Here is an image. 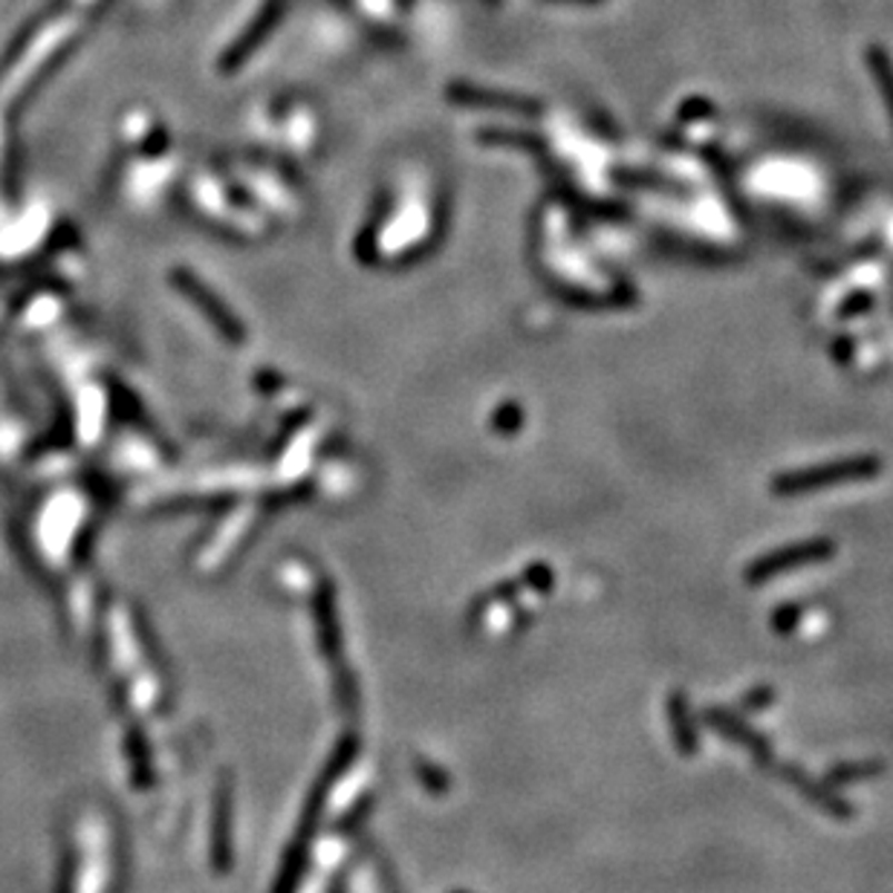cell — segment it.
I'll use <instances>...</instances> for the list:
<instances>
[{"instance_id": "cell-6", "label": "cell", "mask_w": 893, "mask_h": 893, "mask_svg": "<svg viewBox=\"0 0 893 893\" xmlns=\"http://www.w3.org/2000/svg\"><path fill=\"white\" fill-rule=\"evenodd\" d=\"M668 708H671V728H674V741H677L679 752H683V755H694V752H697V735H694V723L692 717H688L683 694H674Z\"/></svg>"}, {"instance_id": "cell-8", "label": "cell", "mask_w": 893, "mask_h": 893, "mask_svg": "<svg viewBox=\"0 0 893 893\" xmlns=\"http://www.w3.org/2000/svg\"><path fill=\"white\" fill-rule=\"evenodd\" d=\"M798 616H801V611L795 605H784V607H778V611H775V616H772V627H775V631H793L795 627V622H798Z\"/></svg>"}, {"instance_id": "cell-2", "label": "cell", "mask_w": 893, "mask_h": 893, "mask_svg": "<svg viewBox=\"0 0 893 893\" xmlns=\"http://www.w3.org/2000/svg\"><path fill=\"white\" fill-rule=\"evenodd\" d=\"M833 555V540H807V544H795V547L775 549V553L757 558L746 569V582L750 584H764L770 578L781 576L786 569L801 567V564H815L824 562Z\"/></svg>"}, {"instance_id": "cell-5", "label": "cell", "mask_w": 893, "mask_h": 893, "mask_svg": "<svg viewBox=\"0 0 893 893\" xmlns=\"http://www.w3.org/2000/svg\"><path fill=\"white\" fill-rule=\"evenodd\" d=\"M781 772H784L786 778H790V784L798 786L801 795H807V798L815 801V804H818L822 810H827V813H836V815H853V810L847 807V804H844V801L839 798V795L830 793L827 786L813 784V781H810L807 775H801V772L790 770V766H786V770H781Z\"/></svg>"}, {"instance_id": "cell-9", "label": "cell", "mask_w": 893, "mask_h": 893, "mask_svg": "<svg viewBox=\"0 0 893 893\" xmlns=\"http://www.w3.org/2000/svg\"><path fill=\"white\" fill-rule=\"evenodd\" d=\"M526 582L533 584L535 591L547 593L549 587H553V569L535 564V567H529V573H526Z\"/></svg>"}, {"instance_id": "cell-11", "label": "cell", "mask_w": 893, "mask_h": 893, "mask_svg": "<svg viewBox=\"0 0 893 893\" xmlns=\"http://www.w3.org/2000/svg\"><path fill=\"white\" fill-rule=\"evenodd\" d=\"M553 3H598V0H553Z\"/></svg>"}, {"instance_id": "cell-3", "label": "cell", "mask_w": 893, "mask_h": 893, "mask_svg": "<svg viewBox=\"0 0 893 893\" xmlns=\"http://www.w3.org/2000/svg\"><path fill=\"white\" fill-rule=\"evenodd\" d=\"M452 96L463 105H477V108H504L509 113H529L538 116L540 105L535 99H526V96H515V93H489V90H480V87H466V85H454Z\"/></svg>"}, {"instance_id": "cell-4", "label": "cell", "mask_w": 893, "mask_h": 893, "mask_svg": "<svg viewBox=\"0 0 893 893\" xmlns=\"http://www.w3.org/2000/svg\"><path fill=\"white\" fill-rule=\"evenodd\" d=\"M706 721L712 723V726L721 728V732L726 737H732V741H737L741 746H746V750H750L752 755H755V761H761V764H770V757H772L770 743H766L764 737H757L755 732H752V728L746 726V723H741L737 717H732V714L721 712V708H714V712L708 708Z\"/></svg>"}, {"instance_id": "cell-1", "label": "cell", "mask_w": 893, "mask_h": 893, "mask_svg": "<svg viewBox=\"0 0 893 893\" xmlns=\"http://www.w3.org/2000/svg\"><path fill=\"white\" fill-rule=\"evenodd\" d=\"M882 463L876 457H853V460H836L827 466H810L798 472H786L772 480L775 495H801V492L827 489V486H842V483H859L867 477L880 475Z\"/></svg>"}, {"instance_id": "cell-7", "label": "cell", "mask_w": 893, "mask_h": 893, "mask_svg": "<svg viewBox=\"0 0 893 893\" xmlns=\"http://www.w3.org/2000/svg\"><path fill=\"white\" fill-rule=\"evenodd\" d=\"M876 772H880V764H842L830 772L827 778L830 784H856V781L871 778Z\"/></svg>"}, {"instance_id": "cell-10", "label": "cell", "mask_w": 893, "mask_h": 893, "mask_svg": "<svg viewBox=\"0 0 893 893\" xmlns=\"http://www.w3.org/2000/svg\"><path fill=\"white\" fill-rule=\"evenodd\" d=\"M772 699H775L772 688H757V692H752L743 697V706H746V712H761L764 706H770Z\"/></svg>"}]
</instances>
